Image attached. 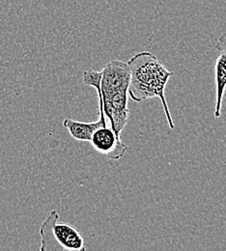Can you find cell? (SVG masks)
Here are the masks:
<instances>
[{"mask_svg": "<svg viewBox=\"0 0 226 251\" xmlns=\"http://www.w3.org/2000/svg\"><path fill=\"white\" fill-rule=\"evenodd\" d=\"M57 211L53 210L40 227L41 251H84V239L75 227L58 222Z\"/></svg>", "mask_w": 226, "mask_h": 251, "instance_id": "obj_2", "label": "cell"}, {"mask_svg": "<svg viewBox=\"0 0 226 251\" xmlns=\"http://www.w3.org/2000/svg\"><path fill=\"white\" fill-rule=\"evenodd\" d=\"M100 72V90L101 96L129 89L130 70L128 63L112 60L107 63Z\"/></svg>", "mask_w": 226, "mask_h": 251, "instance_id": "obj_4", "label": "cell"}, {"mask_svg": "<svg viewBox=\"0 0 226 251\" xmlns=\"http://www.w3.org/2000/svg\"><path fill=\"white\" fill-rule=\"evenodd\" d=\"M219 52L215 64V82H216V103H215V119L222 116V108L226 91V32L223 33L215 46Z\"/></svg>", "mask_w": 226, "mask_h": 251, "instance_id": "obj_6", "label": "cell"}, {"mask_svg": "<svg viewBox=\"0 0 226 251\" xmlns=\"http://www.w3.org/2000/svg\"><path fill=\"white\" fill-rule=\"evenodd\" d=\"M101 72L94 70H87L82 75V81L85 85L91 86L96 89L99 97V119L94 122H81L66 118L63 126L69 131L71 136L77 141L90 142L92 134L101 126H107L105 114L102 107V99L100 90Z\"/></svg>", "mask_w": 226, "mask_h": 251, "instance_id": "obj_3", "label": "cell"}, {"mask_svg": "<svg viewBox=\"0 0 226 251\" xmlns=\"http://www.w3.org/2000/svg\"><path fill=\"white\" fill-rule=\"evenodd\" d=\"M130 70L128 95L133 101L141 102L148 99L160 98L169 127L175 125L165 99L164 90L173 73L166 69L156 55L150 51H141L133 55L129 62Z\"/></svg>", "mask_w": 226, "mask_h": 251, "instance_id": "obj_1", "label": "cell"}, {"mask_svg": "<svg viewBox=\"0 0 226 251\" xmlns=\"http://www.w3.org/2000/svg\"><path fill=\"white\" fill-rule=\"evenodd\" d=\"M90 143L98 153L112 160H118L124 157L129 148L110 126H101L95 130Z\"/></svg>", "mask_w": 226, "mask_h": 251, "instance_id": "obj_5", "label": "cell"}]
</instances>
